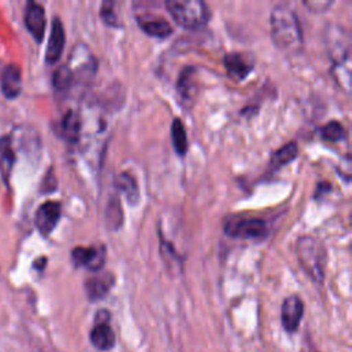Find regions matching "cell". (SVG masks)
I'll list each match as a JSON object with an SVG mask.
<instances>
[{"label":"cell","instance_id":"cell-1","mask_svg":"<svg viewBox=\"0 0 352 352\" xmlns=\"http://www.w3.org/2000/svg\"><path fill=\"white\" fill-rule=\"evenodd\" d=\"M271 36L278 48L297 52L302 47V32L294 11L286 4H278L271 12Z\"/></svg>","mask_w":352,"mask_h":352},{"label":"cell","instance_id":"cell-2","mask_svg":"<svg viewBox=\"0 0 352 352\" xmlns=\"http://www.w3.org/2000/svg\"><path fill=\"white\" fill-rule=\"evenodd\" d=\"M296 250L298 261L304 271L315 282H322L327 257L323 243L312 235H302L297 239Z\"/></svg>","mask_w":352,"mask_h":352},{"label":"cell","instance_id":"cell-3","mask_svg":"<svg viewBox=\"0 0 352 352\" xmlns=\"http://www.w3.org/2000/svg\"><path fill=\"white\" fill-rule=\"evenodd\" d=\"M172 18L186 29L204 26L210 15V10L202 0H168L165 3Z\"/></svg>","mask_w":352,"mask_h":352},{"label":"cell","instance_id":"cell-4","mask_svg":"<svg viewBox=\"0 0 352 352\" xmlns=\"http://www.w3.org/2000/svg\"><path fill=\"white\" fill-rule=\"evenodd\" d=\"M324 43L334 65L349 62L351 36L345 28L338 23H329L324 30Z\"/></svg>","mask_w":352,"mask_h":352},{"label":"cell","instance_id":"cell-5","mask_svg":"<svg viewBox=\"0 0 352 352\" xmlns=\"http://www.w3.org/2000/svg\"><path fill=\"white\" fill-rule=\"evenodd\" d=\"M226 234L232 238L260 241L267 236L268 226L263 219H239L228 220L226 224Z\"/></svg>","mask_w":352,"mask_h":352},{"label":"cell","instance_id":"cell-6","mask_svg":"<svg viewBox=\"0 0 352 352\" xmlns=\"http://www.w3.org/2000/svg\"><path fill=\"white\" fill-rule=\"evenodd\" d=\"M67 66L73 72L74 78L78 77L80 80L88 81V78H92L96 73L98 60L89 51V48L85 44L80 43L74 45Z\"/></svg>","mask_w":352,"mask_h":352},{"label":"cell","instance_id":"cell-7","mask_svg":"<svg viewBox=\"0 0 352 352\" xmlns=\"http://www.w3.org/2000/svg\"><path fill=\"white\" fill-rule=\"evenodd\" d=\"M72 258L77 267H85L92 272H99L106 260V248L98 246H77L72 250Z\"/></svg>","mask_w":352,"mask_h":352},{"label":"cell","instance_id":"cell-8","mask_svg":"<svg viewBox=\"0 0 352 352\" xmlns=\"http://www.w3.org/2000/svg\"><path fill=\"white\" fill-rule=\"evenodd\" d=\"M109 318L110 315L107 311H99L96 315L95 326L92 327L89 334L92 345L99 351H109L116 344V334L109 326Z\"/></svg>","mask_w":352,"mask_h":352},{"label":"cell","instance_id":"cell-9","mask_svg":"<svg viewBox=\"0 0 352 352\" xmlns=\"http://www.w3.org/2000/svg\"><path fill=\"white\" fill-rule=\"evenodd\" d=\"M60 217V204L56 201H47L41 204L36 212L34 223L43 235H50L56 227Z\"/></svg>","mask_w":352,"mask_h":352},{"label":"cell","instance_id":"cell-10","mask_svg":"<svg viewBox=\"0 0 352 352\" xmlns=\"http://www.w3.org/2000/svg\"><path fill=\"white\" fill-rule=\"evenodd\" d=\"M304 314V302L298 296H290L285 298L280 311L282 326L287 333H294L298 329Z\"/></svg>","mask_w":352,"mask_h":352},{"label":"cell","instance_id":"cell-11","mask_svg":"<svg viewBox=\"0 0 352 352\" xmlns=\"http://www.w3.org/2000/svg\"><path fill=\"white\" fill-rule=\"evenodd\" d=\"M254 59L250 54L245 52H230L224 56V66L227 73L232 78H245L254 67Z\"/></svg>","mask_w":352,"mask_h":352},{"label":"cell","instance_id":"cell-12","mask_svg":"<svg viewBox=\"0 0 352 352\" xmlns=\"http://www.w3.org/2000/svg\"><path fill=\"white\" fill-rule=\"evenodd\" d=\"M25 23H26V28L29 29L30 34L34 37V40L37 43H40L43 40L44 32H45V11H44V7L38 3L30 1L28 8H26Z\"/></svg>","mask_w":352,"mask_h":352},{"label":"cell","instance_id":"cell-13","mask_svg":"<svg viewBox=\"0 0 352 352\" xmlns=\"http://www.w3.org/2000/svg\"><path fill=\"white\" fill-rule=\"evenodd\" d=\"M139 26L150 36L164 38L172 34V25L162 16L154 14H140L138 15Z\"/></svg>","mask_w":352,"mask_h":352},{"label":"cell","instance_id":"cell-14","mask_svg":"<svg viewBox=\"0 0 352 352\" xmlns=\"http://www.w3.org/2000/svg\"><path fill=\"white\" fill-rule=\"evenodd\" d=\"M65 47V29L58 16L52 19V26H51V33L48 38V45L45 51V60L48 63H55L63 51Z\"/></svg>","mask_w":352,"mask_h":352},{"label":"cell","instance_id":"cell-15","mask_svg":"<svg viewBox=\"0 0 352 352\" xmlns=\"http://www.w3.org/2000/svg\"><path fill=\"white\" fill-rule=\"evenodd\" d=\"M22 74L18 65H8L1 74V91L7 99H14L21 94Z\"/></svg>","mask_w":352,"mask_h":352},{"label":"cell","instance_id":"cell-16","mask_svg":"<svg viewBox=\"0 0 352 352\" xmlns=\"http://www.w3.org/2000/svg\"><path fill=\"white\" fill-rule=\"evenodd\" d=\"M114 283V278L110 272H103L99 275H94L85 280V292L91 301H96L103 298L111 289Z\"/></svg>","mask_w":352,"mask_h":352},{"label":"cell","instance_id":"cell-17","mask_svg":"<svg viewBox=\"0 0 352 352\" xmlns=\"http://www.w3.org/2000/svg\"><path fill=\"white\" fill-rule=\"evenodd\" d=\"M60 131L63 138L70 143H77L80 139L81 132V118L78 111L70 109L66 111V114L62 118L60 122Z\"/></svg>","mask_w":352,"mask_h":352},{"label":"cell","instance_id":"cell-18","mask_svg":"<svg viewBox=\"0 0 352 352\" xmlns=\"http://www.w3.org/2000/svg\"><path fill=\"white\" fill-rule=\"evenodd\" d=\"M194 73L195 67L187 66L179 76L177 81V92L182 98V100L187 104L188 102L194 100V96L197 94V85L194 81Z\"/></svg>","mask_w":352,"mask_h":352},{"label":"cell","instance_id":"cell-19","mask_svg":"<svg viewBox=\"0 0 352 352\" xmlns=\"http://www.w3.org/2000/svg\"><path fill=\"white\" fill-rule=\"evenodd\" d=\"M114 186L120 192H122L128 198L129 204H136L139 201V197H140L139 186L136 179L132 175L126 172L118 173L114 177Z\"/></svg>","mask_w":352,"mask_h":352},{"label":"cell","instance_id":"cell-20","mask_svg":"<svg viewBox=\"0 0 352 352\" xmlns=\"http://www.w3.org/2000/svg\"><path fill=\"white\" fill-rule=\"evenodd\" d=\"M298 154V146L294 142H290L276 150L271 157V166L278 169L289 162H292Z\"/></svg>","mask_w":352,"mask_h":352},{"label":"cell","instance_id":"cell-21","mask_svg":"<svg viewBox=\"0 0 352 352\" xmlns=\"http://www.w3.org/2000/svg\"><path fill=\"white\" fill-rule=\"evenodd\" d=\"M15 162V154L10 146L8 139H3L0 142V170L4 177V180L8 182L12 165Z\"/></svg>","mask_w":352,"mask_h":352},{"label":"cell","instance_id":"cell-22","mask_svg":"<svg viewBox=\"0 0 352 352\" xmlns=\"http://www.w3.org/2000/svg\"><path fill=\"white\" fill-rule=\"evenodd\" d=\"M172 142L177 154L184 155L188 147V142H187L186 128L180 118H175L172 122Z\"/></svg>","mask_w":352,"mask_h":352},{"label":"cell","instance_id":"cell-23","mask_svg":"<svg viewBox=\"0 0 352 352\" xmlns=\"http://www.w3.org/2000/svg\"><path fill=\"white\" fill-rule=\"evenodd\" d=\"M52 82L56 91L65 92L67 89H70V87L74 82V76L73 72L70 70V67L67 65H62L59 66L55 72H54V77H52Z\"/></svg>","mask_w":352,"mask_h":352},{"label":"cell","instance_id":"cell-24","mask_svg":"<svg viewBox=\"0 0 352 352\" xmlns=\"http://www.w3.org/2000/svg\"><path fill=\"white\" fill-rule=\"evenodd\" d=\"M106 220L111 230H117L122 224V210H121V205H120V201L117 197H113L107 204Z\"/></svg>","mask_w":352,"mask_h":352},{"label":"cell","instance_id":"cell-25","mask_svg":"<svg viewBox=\"0 0 352 352\" xmlns=\"http://www.w3.org/2000/svg\"><path fill=\"white\" fill-rule=\"evenodd\" d=\"M322 138L327 142H340L345 138V129L338 121H330L322 128Z\"/></svg>","mask_w":352,"mask_h":352},{"label":"cell","instance_id":"cell-26","mask_svg":"<svg viewBox=\"0 0 352 352\" xmlns=\"http://www.w3.org/2000/svg\"><path fill=\"white\" fill-rule=\"evenodd\" d=\"M100 15L103 18V21L111 26H118V21H117V16H116V12L113 10V3H103L102 4V8H100Z\"/></svg>","mask_w":352,"mask_h":352},{"label":"cell","instance_id":"cell-27","mask_svg":"<svg viewBox=\"0 0 352 352\" xmlns=\"http://www.w3.org/2000/svg\"><path fill=\"white\" fill-rule=\"evenodd\" d=\"M304 4L314 11H324L327 7L331 6V1H304Z\"/></svg>","mask_w":352,"mask_h":352}]
</instances>
